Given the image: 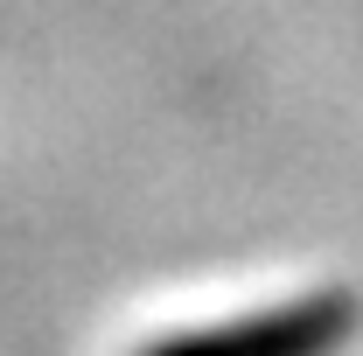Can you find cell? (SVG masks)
<instances>
[{"instance_id": "obj_1", "label": "cell", "mask_w": 363, "mask_h": 356, "mask_svg": "<svg viewBox=\"0 0 363 356\" xmlns=\"http://www.w3.org/2000/svg\"><path fill=\"white\" fill-rule=\"evenodd\" d=\"M357 328L350 301H294L279 314H252V321H230L210 335H182L161 356H335Z\"/></svg>"}]
</instances>
